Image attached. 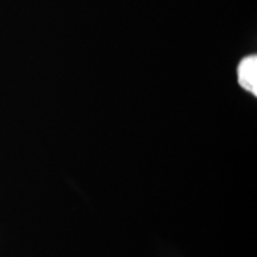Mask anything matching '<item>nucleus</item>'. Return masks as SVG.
I'll use <instances>...</instances> for the list:
<instances>
[{
  "instance_id": "f257e3e1",
  "label": "nucleus",
  "mask_w": 257,
  "mask_h": 257,
  "mask_svg": "<svg viewBox=\"0 0 257 257\" xmlns=\"http://www.w3.org/2000/svg\"><path fill=\"white\" fill-rule=\"evenodd\" d=\"M238 83L240 87L253 95H257V56L250 55L244 57L238 64Z\"/></svg>"
}]
</instances>
